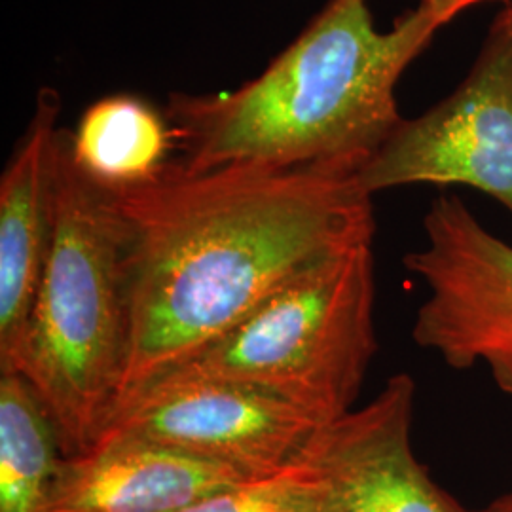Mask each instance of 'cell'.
Here are the masks:
<instances>
[{
    "label": "cell",
    "instance_id": "cell-1",
    "mask_svg": "<svg viewBox=\"0 0 512 512\" xmlns=\"http://www.w3.org/2000/svg\"><path fill=\"white\" fill-rule=\"evenodd\" d=\"M110 194L126 232L129 317L116 406L298 275L376 234L372 196L357 175L317 167L188 171L169 162L156 179Z\"/></svg>",
    "mask_w": 512,
    "mask_h": 512
},
{
    "label": "cell",
    "instance_id": "cell-2",
    "mask_svg": "<svg viewBox=\"0 0 512 512\" xmlns=\"http://www.w3.org/2000/svg\"><path fill=\"white\" fill-rule=\"evenodd\" d=\"M442 27L425 6L378 31L368 0H329L253 80L217 93L173 92L165 116L179 164L317 167L357 175L403 122L395 86Z\"/></svg>",
    "mask_w": 512,
    "mask_h": 512
},
{
    "label": "cell",
    "instance_id": "cell-3",
    "mask_svg": "<svg viewBox=\"0 0 512 512\" xmlns=\"http://www.w3.org/2000/svg\"><path fill=\"white\" fill-rule=\"evenodd\" d=\"M124 220L110 190L55 150L52 247L10 368L52 416L63 456L90 452L118 403L128 361Z\"/></svg>",
    "mask_w": 512,
    "mask_h": 512
},
{
    "label": "cell",
    "instance_id": "cell-4",
    "mask_svg": "<svg viewBox=\"0 0 512 512\" xmlns=\"http://www.w3.org/2000/svg\"><path fill=\"white\" fill-rule=\"evenodd\" d=\"M374 311L376 262L368 243L298 275L162 378L249 385L329 425L351 412L361 393L378 349Z\"/></svg>",
    "mask_w": 512,
    "mask_h": 512
},
{
    "label": "cell",
    "instance_id": "cell-5",
    "mask_svg": "<svg viewBox=\"0 0 512 512\" xmlns=\"http://www.w3.org/2000/svg\"><path fill=\"white\" fill-rule=\"evenodd\" d=\"M357 181L370 196L408 184H463L512 215V0L458 90L403 120Z\"/></svg>",
    "mask_w": 512,
    "mask_h": 512
},
{
    "label": "cell",
    "instance_id": "cell-6",
    "mask_svg": "<svg viewBox=\"0 0 512 512\" xmlns=\"http://www.w3.org/2000/svg\"><path fill=\"white\" fill-rule=\"evenodd\" d=\"M425 245L404 266L427 285L412 338L454 370L488 366L512 397V245L490 234L458 196H439L425 219Z\"/></svg>",
    "mask_w": 512,
    "mask_h": 512
},
{
    "label": "cell",
    "instance_id": "cell-7",
    "mask_svg": "<svg viewBox=\"0 0 512 512\" xmlns=\"http://www.w3.org/2000/svg\"><path fill=\"white\" fill-rule=\"evenodd\" d=\"M321 427L293 404L249 385L167 376L118 404L99 440H148L266 476L296 465Z\"/></svg>",
    "mask_w": 512,
    "mask_h": 512
},
{
    "label": "cell",
    "instance_id": "cell-8",
    "mask_svg": "<svg viewBox=\"0 0 512 512\" xmlns=\"http://www.w3.org/2000/svg\"><path fill=\"white\" fill-rule=\"evenodd\" d=\"M416 384L395 374L359 410L321 427L298 463L313 512H478L429 476L412 450Z\"/></svg>",
    "mask_w": 512,
    "mask_h": 512
},
{
    "label": "cell",
    "instance_id": "cell-9",
    "mask_svg": "<svg viewBox=\"0 0 512 512\" xmlns=\"http://www.w3.org/2000/svg\"><path fill=\"white\" fill-rule=\"evenodd\" d=\"M59 114V93L42 88L0 179V372L21 346L52 247Z\"/></svg>",
    "mask_w": 512,
    "mask_h": 512
},
{
    "label": "cell",
    "instance_id": "cell-10",
    "mask_svg": "<svg viewBox=\"0 0 512 512\" xmlns=\"http://www.w3.org/2000/svg\"><path fill=\"white\" fill-rule=\"evenodd\" d=\"M251 478L148 440H99L61 459L44 512H179Z\"/></svg>",
    "mask_w": 512,
    "mask_h": 512
},
{
    "label": "cell",
    "instance_id": "cell-11",
    "mask_svg": "<svg viewBox=\"0 0 512 512\" xmlns=\"http://www.w3.org/2000/svg\"><path fill=\"white\" fill-rule=\"evenodd\" d=\"M69 143L92 181L120 190L156 179L169 164L175 135L165 112L137 95L116 93L84 110Z\"/></svg>",
    "mask_w": 512,
    "mask_h": 512
},
{
    "label": "cell",
    "instance_id": "cell-12",
    "mask_svg": "<svg viewBox=\"0 0 512 512\" xmlns=\"http://www.w3.org/2000/svg\"><path fill=\"white\" fill-rule=\"evenodd\" d=\"M63 459L52 416L29 382L0 376V512H44Z\"/></svg>",
    "mask_w": 512,
    "mask_h": 512
},
{
    "label": "cell",
    "instance_id": "cell-13",
    "mask_svg": "<svg viewBox=\"0 0 512 512\" xmlns=\"http://www.w3.org/2000/svg\"><path fill=\"white\" fill-rule=\"evenodd\" d=\"M179 512H313L310 476L296 463L209 495Z\"/></svg>",
    "mask_w": 512,
    "mask_h": 512
},
{
    "label": "cell",
    "instance_id": "cell-14",
    "mask_svg": "<svg viewBox=\"0 0 512 512\" xmlns=\"http://www.w3.org/2000/svg\"><path fill=\"white\" fill-rule=\"evenodd\" d=\"M478 2H488V0H420L421 6H425L442 25L452 21L463 10L471 8Z\"/></svg>",
    "mask_w": 512,
    "mask_h": 512
},
{
    "label": "cell",
    "instance_id": "cell-15",
    "mask_svg": "<svg viewBox=\"0 0 512 512\" xmlns=\"http://www.w3.org/2000/svg\"><path fill=\"white\" fill-rule=\"evenodd\" d=\"M478 512H512V492L497 497L488 507Z\"/></svg>",
    "mask_w": 512,
    "mask_h": 512
}]
</instances>
